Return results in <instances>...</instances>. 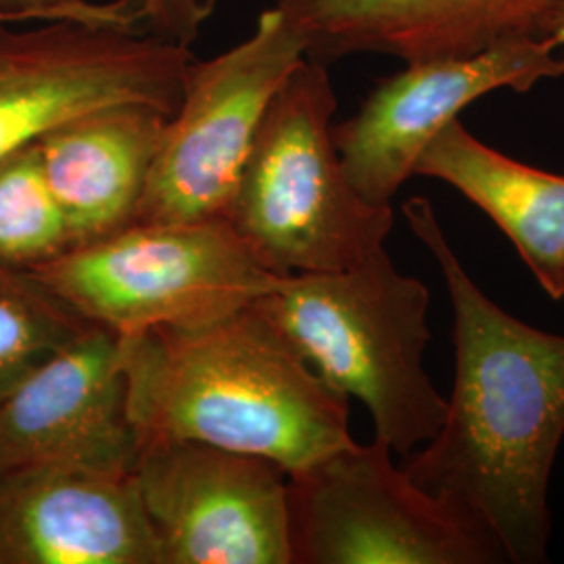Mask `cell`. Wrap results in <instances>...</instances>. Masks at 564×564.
I'll return each instance as SVG.
<instances>
[{
  "instance_id": "obj_1",
  "label": "cell",
  "mask_w": 564,
  "mask_h": 564,
  "mask_svg": "<svg viewBox=\"0 0 564 564\" xmlns=\"http://www.w3.org/2000/svg\"><path fill=\"white\" fill-rule=\"evenodd\" d=\"M402 212L442 270L456 349L444 424L426 447L403 456V473L479 514L508 563H547V489L564 437V335L529 326L485 295L445 239L433 203L412 197Z\"/></svg>"
},
{
  "instance_id": "obj_2",
  "label": "cell",
  "mask_w": 564,
  "mask_h": 564,
  "mask_svg": "<svg viewBox=\"0 0 564 564\" xmlns=\"http://www.w3.org/2000/svg\"><path fill=\"white\" fill-rule=\"evenodd\" d=\"M139 440H191L270 458L293 475L354 444L349 398L258 303L209 323L121 335Z\"/></svg>"
},
{
  "instance_id": "obj_3",
  "label": "cell",
  "mask_w": 564,
  "mask_h": 564,
  "mask_svg": "<svg viewBox=\"0 0 564 564\" xmlns=\"http://www.w3.org/2000/svg\"><path fill=\"white\" fill-rule=\"evenodd\" d=\"M256 303L326 383L368 408L393 452L408 456L440 431L447 400L423 366L429 289L384 247L347 270L281 276Z\"/></svg>"
},
{
  "instance_id": "obj_4",
  "label": "cell",
  "mask_w": 564,
  "mask_h": 564,
  "mask_svg": "<svg viewBox=\"0 0 564 564\" xmlns=\"http://www.w3.org/2000/svg\"><path fill=\"white\" fill-rule=\"evenodd\" d=\"M337 95L326 65L305 59L268 105L226 220L279 276L347 270L393 228V207L366 202L333 141Z\"/></svg>"
},
{
  "instance_id": "obj_5",
  "label": "cell",
  "mask_w": 564,
  "mask_h": 564,
  "mask_svg": "<svg viewBox=\"0 0 564 564\" xmlns=\"http://www.w3.org/2000/svg\"><path fill=\"white\" fill-rule=\"evenodd\" d=\"M34 274L86 323L118 335L216 321L258 302L281 279L226 218L130 224Z\"/></svg>"
},
{
  "instance_id": "obj_6",
  "label": "cell",
  "mask_w": 564,
  "mask_h": 564,
  "mask_svg": "<svg viewBox=\"0 0 564 564\" xmlns=\"http://www.w3.org/2000/svg\"><path fill=\"white\" fill-rule=\"evenodd\" d=\"M381 440L354 442L289 475L293 564H505L468 506L414 484Z\"/></svg>"
},
{
  "instance_id": "obj_7",
  "label": "cell",
  "mask_w": 564,
  "mask_h": 564,
  "mask_svg": "<svg viewBox=\"0 0 564 564\" xmlns=\"http://www.w3.org/2000/svg\"><path fill=\"white\" fill-rule=\"evenodd\" d=\"M305 59V39L279 4L249 39L191 63L142 193L137 223L226 218L268 105Z\"/></svg>"
},
{
  "instance_id": "obj_8",
  "label": "cell",
  "mask_w": 564,
  "mask_h": 564,
  "mask_svg": "<svg viewBox=\"0 0 564 564\" xmlns=\"http://www.w3.org/2000/svg\"><path fill=\"white\" fill-rule=\"evenodd\" d=\"M132 477L160 564H293L281 464L220 445L144 437Z\"/></svg>"
},
{
  "instance_id": "obj_9",
  "label": "cell",
  "mask_w": 564,
  "mask_h": 564,
  "mask_svg": "<svg viewBox=\"0 0 564 564\" xmlns=\"http://www.w3.org/2000/svg\"><path fill=\"white\" fill-rule=\"evenodd\" d=\"M191 46L80 21L11 30L0 21V158L84 111L149 102L174 113Z\"/></svg>"
},
{
  "instance_id": "obj_10",
  "label": "cell",
  "mask_w": 564,
  "mask_h": 564,
  "mask_svg": "<svg viewBox=\"0 0 564 564\" xmlns=\"http://www.w3.org/2000/svg\"><path fill=\"white\" fill-rule=\"evenodd\" d=\"M558 51L545 39H514L468 57L405 63L402 72L377 82L351 118L333 123L347 178L366 202L391 205L414 176L424 147L449 121L494 90L524 93L563 76Z\"/></svg>"
},
{
  "instance_id": "obj_11",
  "label": "cell",
  "mask_w": 564,
  "mask_h": 564,
  "mask_svg": "<svg viewBox=\"0 0 564 564\" xmlns=\"http://www.w3.org/2000/svg\"><path fill=\"white\" fill-rule=\"evenodd\" d=\"M0 564H160L132 468H0Z\"/></svg>"
},
{
  "instance_id": "obj_12",
  "label": "cell",
  "mask_w": 564,
  "mask_h": 564,
  "mask_svg": "<svg viewBox=\"0 0 564 564\" xmlns=\"http://www.w3.org/2000/svg\"><path fill=\"white\" fill-rule=\"evenodd\" d=\"M137 452L121 335L99 324H88L0 402V468L51 460L132 468Z\"/></svg>"
},
{
  "instance_id": "obj_13",
  "label": "cell",
  "mask_w": 564,
  "mask_h": 564,
  "mask_svg": "<svg viewBox=\"0 0 564 564\" xmlns=\"http://www.w3.org/2000/svg\"><path fill=\"white\" fill-rule=\"evenodd\" d=\"M561 0H279L318 63L377 53L403 63L484 53L540 39Z\"/></svg>"
},
{
  "instance_id": "obj_14",
  "label": "cell",
  "mask_w": 564,
  "mask_h": 564,
  "mask_svg": "<svg viewBox=\"0 0 564 564\" xmlns=\"http://www.w3.org/2000/svg\"><path fill=\"white\" fill-rule=\"evenodd\" d=\"M170 113L149 102L84 111L39 139L42 170L72 249L137 223Z\"/></svg>"
},
{
  "instance_id": "obj_15",
  "label": "cell",
  "mask_w": 564,
  "mask_h": 564,
  "mask_svg": "<svg viewBox=\"0 0 564 564\" xmlns=\"http://www.w3.org/2000/svg\"><path fill=\"white\" fill-rule=\"evenodd\" d=\"M414 176L437 178L502 228L545 293L558 302L564 274V176L517 162L449 121L424 147Z\"/></svg>"
},
{
  "instance_id": "obj_16",
  "label": "cell",
  "mask_w": 564,
  "mask_h": 564,
  "mask_svg": "<svg viewBox=\"0 0 564 564\" xmlns=\"http://www.w3.org/2000/svg\"><path fill=\"white\" fill-rule=\"evenodd\" d=\"M88 324L34 272L0 265V402Z\"/></svg>"
},
{
  "instance_id": "obj_17",
  "label": "cell",
  "mask_w": 564,
  "mask_h": 564,
  "mask_svg": "<svg viewBox=\"0 0 564 564\" xmlns=\"http://www.w3.org/2000/svg\"><path fill=\"white\" fill-rule=\"evenodd\" d=\"M72 249L39 141L0 158V265L34 272Z\"/></svg>"
},
{
  "instance_id": "obj_18",
  "label": "cell",
  "mask_w": 564,
  "mask_h": 564,
  "mask_svg": "<svg viewBox=\"0 0 564 564\" xmlns=\"http://www.w3.org/2000/svg\"><path fill=\"white\" fill-rule=\"evenodd\" d=\"M0 21H80L105 28L139 30L144 15L139 0H0Z\"/></svg>"
},
{
  "instance_id": "obj_19",
  "label": "cell",
  "mask_w": 564,
  "mask_h": 564,
  "mask_svg": "<svg viewBox=\"0 0 564 564\" xmlns=\"http://www.w3.org/2000/svg\"><path fill=\"white\" fill-rule=\"evenodd\" d=\"M149 30L165 41L193 46L218 0H139Z\"/></svg>"
},
{
  "instance_id": "obj_20",
  "label": "cell",
  "mask_w": 564,
  "mask_h": 564,
  "mask_svg": "<svg viewBox=\"0 0 564 564\" xmlns=\"http://www.w3.org/2000/svg\"><path fill=\"white\" fill-rule=\"evenodd\" d=\"M540 39L552 41L556 46H564V0L558 2V7L550 13V18L545 20L540 32Z\"/></svg>"
},
{
  "instance_id": "obj_21",
  "label": "cell",
  "mask_w": 564,
  "mask_h": 564,
  "mask_svg": "<svg viewBox=\"0 0 564 564\" xmlns=\"http://www.w3.org/2000/svg\"><path fill=\"white\" fill-rule=\"evenodd\" d=\"M558 302H564V274H563V286H561V297H558Z\"/></svg>"
}]
</instances>
